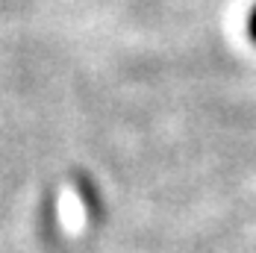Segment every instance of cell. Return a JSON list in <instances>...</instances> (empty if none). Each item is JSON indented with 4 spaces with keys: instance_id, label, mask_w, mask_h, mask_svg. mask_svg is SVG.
I'll return each instance as SVG.
<instances>
[{
    "instance_id": "obj_1",
    "label": "cell",
    "mask_w": 256,
    "mask_h": 253,
    "mask_svg": "<svg viewBox=\"0 0 256 253\" xmlns=\"http://www.w3.org/2000/svg\"><path fill=\"white\" fill-rule=\"evenodd\" d=\"M250 36L256 38V12H254V18H250Z\"/></svg>"
}]
</instances>
